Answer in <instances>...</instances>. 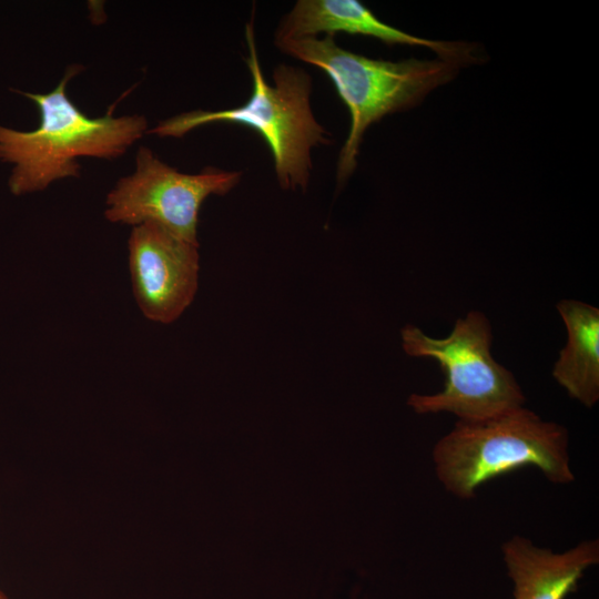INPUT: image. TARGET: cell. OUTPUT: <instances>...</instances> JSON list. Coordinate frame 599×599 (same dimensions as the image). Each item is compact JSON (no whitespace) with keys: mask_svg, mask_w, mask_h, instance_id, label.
Wrapping results in <instances>:
<instances>
[{"mask_svg":"<svg viewBox=\"0 0 599 599\" xmlns=\"http://www.w3.org/2000/svg\"><path fill=\"white\" fill-rule=\"evenodd\" d=\"M84 69L69 65L58 85L45 93L13 90L31 100L39 125L19 131L0 125V161L12 165L8 180L13 195L44 191L53 182L80 175L79 159L122 156L149 130L144 115L91 118L69 98V81Z\"/></svg>","mask_w":599,"mask_h":599,"instance_id":"6da1fadb","label":"cell"},{"mask_svg":"<svg viewBox=\"0 0 599 599\" xmlns=\"http://www.w3.org/2000/svg\"><path fill=\"white\" fill-rule=\"evenodd\" d=\"M248 49L246 65L252 92L245 103L225 110H193L160 121L148 134L180 139L194 129L213 123H237L261 134L271 150L282 189L306 191L312 173V151L331 141L328 131L316 120L311 104L312 78L287 63L273 71L274 84L263 75L253 21L245 26Z\"/></svg>","mask_w":599,"mask_h":599,"instance_id":"7a4b0ae2","label":"cell"},{"mask_svg":"<svg viewBox=\"0 0 599 599\" xmlns=\"http://www.w3.org/2000/svg\"><path fill=\"white\" fill-rule=\"evenodd\" d=\"M274 43L282 52L324 71L349 111V131L336 165L338 185L355 171L359 146L370 124L417 105L428 92L455 78L460 68L441 59H372L343 49L332 35Z\"/></svg>","mask_w":599,"mask_h":599,"instance_id":"3957f363","label":"cell"},{"mask_svg":"<svg viewBox=\"0 0 599 599\" xmlns=\"http://www.w3.org/2000/svg\"><path fill=\"white\" fill-rule=\"evenodd\" d=\"M432 456L438 480L460 499L474 498L483 484L527 466L554 484L575 480L566 427L525 406L487 419L457 420Z\"/></svg>","mask_w":599,"mask_h":599,"instance_id":"277c9868","label":"cell"},{"mask_svg":"<svg viewBox=\"0 0 599 599\" xmlns=\"http://www.w3.org/2000/svg\"><path fill=\"white\" fill-rule=\"evenodd\" d=\"M404 352L435 359L445 373L444 388L435 394H412L408 406L419 415L449 413L460 422L487 419L525 406L526 397L514 374L491 355L488 317L470 311L456 319L443 338L407 324L400 331Z\"/></svg>","mask_w":599,"mask_h":599,"instance_id":"5b68a950","label":"cell"},{"mask_svg":"<svg viewBox=\"0 0 599 599\" xmlns=\"http://www.w3.org/2000/svg\"><path fill=\"white\" fill-rule=\"evenodd\" d=\"M131 174L121 177L108 193L104 216L112 223L139 225L154 222L199 246L197 222L210 195H224L241 181L242 172L206 167L189 174L161 161L140 146Z\"/></svg>","mask_w":599,"mask_h":599,"instance_id":"8992f818","label":"cell"},{"mask_svg":"<svg viewBox=\"0 0 599 599\" xmlns=\"http://www.w3.org/2000/svg\"><path fill=\"white\" fill-rule=\"evenodd\" d=\"M128 250L133 294L143 315L161 324L176 321L197 291L199 246L144 222L132 227Z\"/></svg>","mask_w":599,"mask_h":599,"instance_id":"52a82bcc","label":"cell"},{"mask_svg":"<svg viewBox=\"0 0 599 599\" xmlns=\"http://www.w3.org/2000/svg\"><path fill=\"white\" fill-rule=\"evenodd\" d=\"M376 38L386 44L422 45L436 52L439 59L459 67L478 62L470 43L435 41L406 33L380 21L357 0H298L286 13L274 35V41L336 33Z\"/></svg>","mask_w":599,"mask_h":599,"instance_id":"ba28073f","label":"cell"},{"mask_svg":"<svg viewBox=\"0 0 599 599\" xmlns=\"http://www.w3.org/2000/svg\"><path fill=\"white\" fill-rule=\"evenodd\" d=\"M514 599H566L585 571L599 564V540H582L562 552L515 535L501 546Z\"/></svg>","mask_w":599,"mask_h":599,"instance_id":"9c48e42d","label":"cell"},{"mask_svg":"<svg viewBox=\"0 0 599 599\" xmlns=\"http://www.w3.org/2000/svg\"><path fill=\"white\" fill-rule=\"evenodd\" d=\"M557 311L567 341L552 376L568 396L591 408L599 400V308L577 300H561Z\"/></svg>","mask_w":599,"mask_h":599,"instance_id":"30bf717a","label":"cell"},{"mask_svg":"<svg viewBox=\"0 0 599 599\" xmlns=\"http://www.w3.org/2000/svg\"><path fill=\"white\" fill-rule=\"evenodd\" d=\"M0 599H9L1 589H0Z\"/></svg>","mask_w":599,"mask_h":599,"instance_id":"8fae6325","label":"cell"}]
</instances>
